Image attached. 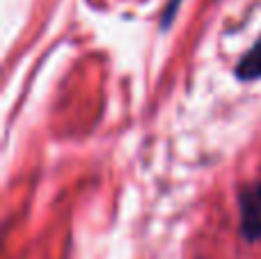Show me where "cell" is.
Here are the masks:
<instances>
[{"mask_svg": "<svg viewBox=\"0 0 261 259\" xmlns=\"http://www.w3.org/2000/svg\"><path fill=\"white\" fill-rule=\"evenodd\" d=\"M241 234L248 243L261 239V184L243 186L239 193Z\"/></svg>", "mask_w": 261, "mask_h": 259, "instance_id": "6da1fadb", "label": "cell"}, {"mask_svg": "<svg viewBox=\"0 0 261 259\" xmlns=\"http://www.w3.org/2000/svg\"><path fill=\"white\" fill-rule=\"evenodd\" d=\"M236 76L241 81H257V78H261V37L252 44V48L241 58V62L236 64Z\"/></svg>", "mask_w": 261, "mask_h": 259, "instance_id": "7a4b0ae2", "label": "cell"}]
</instances>
